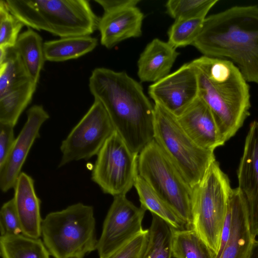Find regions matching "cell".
Returning a JSON list of instances; mask_svg holds the SVG:
<instances>
[{"instance_id": "cell-28", "label": "cell", "mask_w": 258, "mask_h": 258, "mask_svg": "<svg viewBox=\"0 0 258 258\" xmlns=\"http://www.w3.org/2000/svg\"><path fill=\"white\" fill-rule=\"evenodd\" d=\"M218 0H169L165 4L167 13L175 20L206 18Z\"/></svg>"}, {"instance_id": "cell-3", "label": "cell", "mask_w": 258, "mask_h": 258, "mask_svg": "<svg viewBox=\"0 0 258 258\" xmlns=\"http://www.w3.org/2000/svg\"><path fill=\"white\" fill-rule=\"evenodd\" d=\"M191 62L198 73L199 97L210 108L226 142L250 114L249 87L229 60L203 55Z\"/></svg>"}, {"instance_id": "cell-15", "label": "cell", "mask_w": 258, "mask_h": 258, "mask_svg": "<svg viewBox=\"0 0 258 258\" xmlns=\"http://www.w3.org/2000/svg\"><path fill=\"white\" fill-rule=\"evenodd\" d=\"M176 117L185 132L200 147L214 151L226 142L211 111L199 97Z\"/></svg>"}, {"instance_id": "cell-12", "label": "cell", "mask_w": 258, "mask_h": 258, "mask_svg": "<svg viewBox=\"0 0 258 258\" xmlns=\"http://www.w3.org/2000/svg\"><path fill=\"white\" fill-rule=\"evenodd\" d=\"M148 93L155 103L179 116L199 97L197 69L191 62L149 87Z\"/></svg>"}, {"instance_id": "cell-6", "label": "cell", "mask_w": 258, "mask_h": 258, "mask_svg": "<svg viewBox=\"0 0 258 258\" xmlns=\"http://www.w3.org/2000/svg\"><path fill=\"white\" fill-rule=\"evenodd\" d=\"M232 189L227 175L216 160L193 187L192 229L216 255Z\"/></svg>"}, {"instance_id": "cell-31", "label": "cell", "mask_w": 258, "mask_h": 258, "mask_svg": "<svg viewBox=\"0 0 258 258\" xmlns=\"http://www.w3.org/2000/svg\"><path fill=\"white\" fill-rule=\"evenodd\" d=\"M149 230H144L103 258H142L146 249Z\"/></svg>"}, {"instance_id": "cell-32", "label": "cell", "mask_w": 258, "mask_h": 258, "mask_svg": "<svg viewBox=\"0 0 258 258\" xmlns=\"http://www.w3.org/2000/svg\"><path fill=\"white\" fill-rule=\"evenodd\" d=\"M1 237L23 234L13 199L5 203L0 211Z\"/></svg>"}, {"instance_id": "cell-5", "label": "cell", "mask_w": 258, "mask_h": 258, "mask_svg": "<svg viewBox=\"0 0 258 258\" xmlns=\"http://www.w3.org/2000/svg\"><path fill=\"white\" fill-rule=\"evenodd\" d=\"M95 225L93 207L78 203L48 213L42 220L41 236L54 258H84L97 249Z\"/></svg>"}, {"instance_id": "cell-30", "label": "cell", "mask_w": 258, "mask_h": 258, "mask_svg": "<svg viewBox=\"0 0 258 258\" xmlns=\"http://www.w3.org/2000/svg\"><path fill=\"white\" fill-rule=\"evenodd\" d=\"M24 24L10 11L5 0L0 1V46H15Z\"/></svg>"}, {"instance_id": "cell-29", "label": "cell", "mask_w": 258, "mask_h": 258, "mask_svg": "<svg viewBox=\"0 0 258 258\" xmlns=\"http://www.w3.org/2000/svg\"><path fill=\"white\" fill-rule=\"evenodd\" d=\"M205 19L175 20L168 31V42L175 48L192 45L201 32Z\"/></svg>"}, {"instance_id": "cell-8", "label": "cell", "mask_w": 258, "mask_h": 258, "mask_svg": "<svg viewBox=\"0 0 258 258\" xmlns=\"http://www.w3.org/2000/svg\"><path fill=\"white\" fill-rule=\"evenodd\" d=\"M154 107V140L194 187L216 160L214 151L197 145L175 115L157 103Z\"/></svg>"}, {"instance_id": "cell-13", "label": "cell", "mask_w": 258, "mask_h": 258, "mask_svg": "<svg viewBox=\"0 0 258 258\" xmlns=\"http://www.w3.org/2000/svg\"><path fill=\"white\" fill-rule=\"evenodd\" d=\"M49 118V114L41 105H34L27 110L26 121L15 139L6 162L0 167V188L3 192L14 188L31 148L40 138L42 125Z\"/></svg>"}, {"instance_id": "cell-11", "label": "cell", "mask_w": 258, "mask_h": 258, "mask_svg": "<svg viewBox=\"0 0 258 258\" xmlns=\"http://www.w3.org/2000/svg\"><path fill=\"white\" fill-rule=\"evenodd\" d=\"M103 222L96 250L103 258L142 233V221L146 210L138 207L125 195L113 197Z\"/></svg>"}, {"instance_id": "cell-18", "label": "cell", "mask_w": 258, "mask_h": 258, "mask_svg": "<svg viewBox=\"0 0 258 258\" xmlns=\"http://www.w3.org/2000/svg\"><path fill=\"white\" fill-rule=\"evenodd\" d=\"M13 188V199L23 234L32 238H40L43 219L40 214L41 200L35 192L34 179L21 172Z\"/></svg>"}, {"instance_id": "cell-17", "label": "cell", "mask_w": 258, "mask_h": 258, "mask_svg": "<svg viewBox=\"0 0 258 258\" xmlns=\"http://www.w3.org/2000/svg\"><path fill=\"white\" fill-rule=\"evenodd\" d=\"M232 226L229 239L219 258H247L254 240L247 205L238 187L232 189L229 201Z\"/></svg>"}, {"instance_id": "cell-2", "label": "cell", "mask_w": 258, "mask_h": 258, "mask_svg": "<svg viewBox=\"0 0 258 258\" xmlns=\"http://www.w3.org/2000/svg\"><path fill=\"white\" fill-rule=\"evenodd\" d=\"M192 45L232 62L247 82L258 84V6H234L206 17Z\"/></svg>"}, {"instance_id": "cell-25", "label": "cell", "mask_w": 258, "mask_h": 258, "mask_svg": "<svg viewBox=\"0 0 258 258\" xmlns=\"http://www.w3.org/2000/svg\"><path fill=\"white\" fill-rule=\"evenodd\" d=\"M37 84L30 81L0 98V123L15 127L31 102Z\"/></svg>"}, {"instance_id": "cell-4", "label": "cell", "mask_w": 258, "mask_h": 258, "mask_svg": "<svg viewBox=\"0 0 258 258\" xmlns=\"http://www.w3.org/2000/svg\"><path fill=\"white\" fill-rule=\"evenodd\" d=\"M25 26L60 38L90 35L100 18L86 0H5Z\"/></svg>"}, {"instance_id": "cell-36", "label": "cell", "mask_w": 258, "mask_h": 258, "mask_svg": "<svg viewBox=\"0 0 258 258\" xmlns=\"http://www.w3.org/2000/svg\"><path fill=\"white\" fill-rule=\"evenodd\" d=\"M247 258H258V240H254Z\"/></svg>"}, {"instance_id": "cell-22", "label": "cell", "mask_w": 258, "mask_h": 258, "mask_svg": "<svg viewBox=\"0 0 258 258\" xmlns=\"http://www.w3.org/2000/svg\"><path fill=\"white\" fill-rule=\"evenodd\" d=\"M134 186L139 196L141 207L158 216L174 229L186 228L183 221L139 175L136 179Z\"/></svg>"}, {"instance_id": "cell-27", "label": "cell", "mask_w": 258, "mask_h": 258, "mask_svg": "<svg viewBox=\"0 0 258 258\" xmlns=\"http://www.w3.org/2000/svg\"><path fill=\"white\" fill-rule=\"evenodd\" d=\"M30 81L20 56L13 47H9L6 60L0 63V98Z\"/></svg>"}, {"instance_id": "cell-14", "label": "cell", "mask_w": 258, "mask_h": 258, "mask_svg": "<svg viewBox=\"0 0 258 258\" xmlns=\"http://www.w3.org/2000/svg\"><path fill=\"white\" fill-rule=\"evenodd\" d=\"M238 186L247 205L252 236L258 235V121L250 125L237 170Z\"/></svg>"}, {"instance_id": "cell-9", "label": "cell", "mask_w": 258, "mask_h": 258, "mask_svg": "<svg viewBox=\"0 0 258 258\" xmlns=\"http://www.w3.org/2000/svg\"><path fill=\"white\" fill-rule=\"evenodd\" d=\"M138 155L114 131L97 155L91 180L105 194L113 197L126 195L139 175Z\"/></svg>"}, {"instance_id": "cell-19", "label": "cell", "mask_w": 258, "mask_h": 258, "mask_svg": "<svg viewBox=\"0 0 258 258\" xmlns=\"http://www.w3.org/2000/svg\"><path fill=\"white\" fill-rule=\"evenodd\" d=\"M179 54L168 42L154 39L147 45L138 61L140 81L155 83L167 76Z\"/></svg>"}, {"instance_id": "cell-10", "label": "cell", "mask_w": 258, "mask_h": 258, "mask_svg": "<svg viewBox=\"0 0 258 258\" xmlns=\"http://www.w3.org/2000/svg\"><path fill=\"white\" fill-rule=\"evenodd\" d=\"M115 129L102 104L94 101L61 143L58 167L97 155Z\"/></svg>"}, {"instance_id": "cell-33", "label": "cell", "mask_w": 258, "mask_h": 258, "mask_svg": "<svg viewBox=\"0 0 258 258\" xmlns=\"http://www.w3.org/2000/svg\"><path fill=\"white\" fill-rule=\"evenodd\" d=\"M14 126L0 123V167L6 162L14 144Z\"/></svg>"}, {"instance_id": "cell-24", "label": "cell", "mask_w": 258, "mask_h": 258, "mask_svg": "<svg viewBox=\"0 0 258 258\" xmlns=\"http://www.w3.org/2000/svg\"><path fill=\"white\" fill-rule=\"evenodd\" d=\"M172 257L216 258V254L192 229L173 228Z\"/></svg>"}, {"instance_id": "cell-21", "label": "cell", "mask_w": 258, "mask_h": 258, "mask_svg": "<svg viewBox=\"0 0 258 258\" xmlns=\"http://www.w3.org/2000/svg\"><path fill=\"white\" fill-rule=\"evenodd\" d=\"M43 45L41 36L29 28L19 35L13 47L20 56L31 79L37 84L45 61Z\"/></svg>"}, {"instance_id": "cell-1", "label": "cell", "mask_w": 258, "mask_h": 258, "mask_svg": "<svg viewBox=\"0 0 258 258\" xmlns=\"http://www.w3.org/2000/svg\"><path fill=\"white\" fill-rule=\"evenodd\" d=\"M89 88L132 152L139 154L154 140V107L140 83L124 72L100 67L92 72Z\"/></svg>"}, {"instance_id": "cell-23", "label": "cell", "mask_w": 258, "mask_h": 258, "mask_svg": "<svg viewBox=\"0 0 258 258\" xmlns=\"http://www.w3.org/2000/svg\"><path fill=\"white\" fill-rule=\"evenodd\" d=\"M2 258H50L43 241L23 234L0 237Z\"/></svg>"}, {"instance_id": "cell-34", "label": "cell", "mask_w": 258, "mask_h": 258, "mask_svg": "<svg viewBox=\"0 0 258 258\" xmlns=\"http://www.w3.org/2000/svg\"><path fill=\"white\" fill-rule=\"evenodd\" d=\"M139 0H94L102 7L104 11L137 7Z\"/></svg>"}, {"instance_id": "cell-35", "label": "cell", "mask_w": 258, "mask_h": 258, "mask_svg": "<svg viewBox=\"0 0 258 258\" xmlns=\"http://www.w3.org/2000/svg\"><path fill=\"white\" fill-rule=\"evenodd\" d=\"M232 226V212L228 205L227 212L221 235L220 244L218 252L216 258H219L230 236Z\"/></svg>"}, {"instance_id": "cell-16", "label": "cell", "mask_w": 258, "mask_h": 258, "mask_svg": "<svg viewBox=\"0 0 258 258\" xmlns=\"http://www.w3.org/2000/svg\"><path fill=\"white\" fill-rule=\"evenodd\" d=\"M143 19L137 7L104 11L98 28L101 44L110 49L125 39L141 36Z\"/></svg>"}, {"instance_id": "cell-26", "label": "cell", "mask_w": 258, "mask_h": 258, "mask_svg": "<svg viewBox=\"0 0 258 258\" xmlns=\"http://www.w3.org/2000/svg\"><path fill=\"white\" fill-rule=\"evenodd\" d=\"M152 215L148 242L142 258H171L173 228L158 216Z\"/></svg>"}, {"instance_id": "cell-7", "label": "cell", "mask_w": 258, "mask_h": 258, "mask_svg": "<svg viewBox=\"0 0 258 258\" xmlns=\"http://www.w3.org/2000/svg\"><path fill=\"white\" fill-rule=\"evenodd\" d=\"M139 175L192 229L193 187L178 168L153 140L139 154Z\"/></svg>"}, {"instance_id": "cell-20", "label": "cell", "mask_w": 258, "mask_h": 258, "mask_svg": "<svg viewBox=\"0 0 258 258\" xmlns=\"http://www.w3.org/2000/svg\"><path fill=\"white\" fill-rule=\"evenodd\" d=\"M98 40L90 35L60 38L44 42L45 60L54 62L78 58L94 50Z\"/></svg>"}]
</instances>
